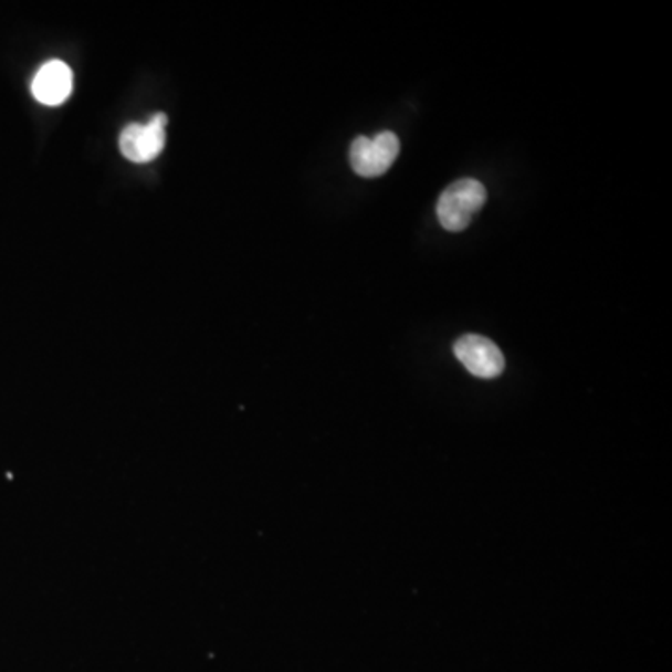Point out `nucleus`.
Returning a JSON list of instances; mask_svg holds the SVG:
<instances>
[{"instance_id": "obj_5", "label": "nucleus", "mask_w": 672, "mask_h": 672, "mask_svg": "<svg viewBox=\"0 0 672 672\" xmlns=\"http://www.w3.org/2000/svg\"><path fill=\"white\" fill-rule=\"evenodd\" d=\"M73 91L72 70L66 62L49 61L32 78V94L38 102L56 107L66 102Z\"/></svg>"}, {"instance_id": "obj_4", "label": "nucleus", "mask_w": 672, "mask_h": 672, "mask_svg": "<svg viewBox=\"0 0 672 672\" xmlns=\"http://www.w3.org/2000/svg\"><path fill=\"white\" fill-rule=\"evenodd\" d=\"M454 355L476 378L493 379L503 374V354L486 336L465 335L458 338Z\"/></svg>"}, {"instance_id": "obj_1", "label": "nucleus", "mask_w": 672, "mask_h": 672, "mask_svg": "<svg viewBox=\"0 0 672 672\" xmlns=\"http://www.w3.org/2000/svg\"><path fill=\"white\" fill-rule=\"evenodd\" d=\"M486 187L474 178H463L444 189L438 200L439 224L449 232L468 229L473 217L486 204Z\"/></svg>"}, {"instance_id": "obj_2", "label": "nucleus", "mask_w": 672, "mask_h": 672, "mask_svg": "<svg viewBox=\"0 0 672 672\" xmlns=\"http://www.w3.org/2000/svg\"><path fill=\"white\" fill-rule=\"evenodd\" d=\"M400 154V140L392 132H381L374 138L357 137L349 148V165L360 178L384 176Z\"/></svg>"}, {"instance_id": "obj_3", "label": "nucleus", "mask_w": 672, "mask_h": 672, "mask_svg": "<svg viewBox=\"0 0 672 672\" xmlns=\"http://www.w3.org/2000/svg\"><path fill=\"white\" fill-rule=\"evenodd\" d=\"M167 124L162 113H156L146 124H127L118 138L122 156L132 162L154 161L167 143Z\"/></svg>"}]
</instances>
